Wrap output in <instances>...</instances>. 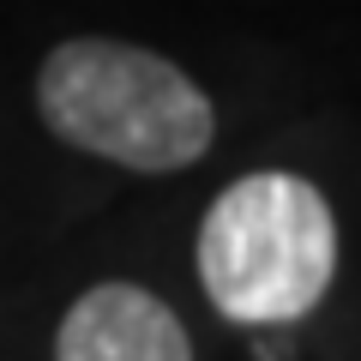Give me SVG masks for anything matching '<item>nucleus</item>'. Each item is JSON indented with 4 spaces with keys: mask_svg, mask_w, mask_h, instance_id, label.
Returning a JSON list of instances; mask_svg holds the SVG:
<instances>
[{
    "mask_svg": "<svg viewBox=\"0 0 361 361\" xmlns=\"http://www.w3.org/2000/svg\"><path fill=\"white\" fill-rule=\"evenodd\" d=\"M37 109L61 145L133 175H175L217 139L211 97L175 61L115 37H73L42 61Z\"/></svg>",
    "mask_w": 361,
    "mask_h": 361,
    "instance_id": "obj_1",
    "label": "nucleus"
},
{
    "mask_svg": "<svg viewBox=\"0 0 361 361\" xmlns=\"http://www.w3.org/2000/svg\"><path fill=\"white\" fill-rule=\"evenodd\" d=\"M199 289L235 325H289L337 277L331 199L295 169H253L211 199L199 223Z\"/></svg>",
    "mask_w": 361,
    "mask_h": 361,
    "instance_id": "obj_2",
    "label": "nucleus"
},
{
    "mask_svg": "<svg viewBox=\"0 0 361 361\" xmlns=\"http://www.w3.org/2000/svg\"><path fill=\"white\" fill-rule=\"evenodd\" d=\"M54 361H193V337L163 295L115 277L61 313Z\"/></svg>",
    "mask_w": 361,
    "mask_h": 361,
    "instance_id": "obj_3",
    "label": "nucleus"
}]
</instances>
